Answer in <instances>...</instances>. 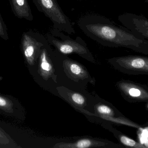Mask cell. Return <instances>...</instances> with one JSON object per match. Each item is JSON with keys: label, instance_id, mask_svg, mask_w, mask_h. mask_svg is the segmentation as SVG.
Returning a JSON list of instances; mask_svg holds the SVG:
<instances>
[{"label": "cell", "instance_id": "1", "mask_svg": "<svg viewBox=\"0 0 148 148\" xmlns=\"http://www.w3.org/2000/svg\"><path fill=\"white\" fill-rule=\"evenodd\" d=\"M78 26L88 38L103 46L123 47L148 54V40L104 16L89 14L79 18Z\"/></svg>", "mask_w": 148, "mask_h": 148}, {"label": "cell", "instance_id": "2", "mask_svg": "<svg viewBox=\"0 0 148 148\" xmlns=\"http://www.w3.org/2000/svg\"><path fill=\"white\" fill-rule=\"evenodd\" d=\"M57 35L60 39L51 36L49 40L60 52L65 55L75 53L89 61L94 62L95 60L92 53L85 41L81 37L78 36L76 39H73L59 30L57 32Z\"/></svg>", "mask_w": 148, "mask_h": 148}, {"label": "cell", "instance_id": "3", "mask_svg": "<svg viewBox=\"0 0 148 148\" xmlns=\"http://www.w3.org/2000/svg\"><path fill=\"white\" fill-rule=\"evenodd\" d=\"M42 12L54 24V27L70 35L76 33L72 23L65 14L57 0H35Z\"/></svg>", "mask_w": 148, "mask_h": 148}, {"label": "cell", "instance_id": "4", "mask_svg": "<svg viewBox=\"0 0 148 148\" xmlns=\"http://www.w3.org/2000/svg\"><path fill=\"white\" fill-rule=\"evenodd\" d=\"M114 68L131 75L148 74V58L140 56H123L108 60Z\"/></svg>", "mask_w": 148, "mask_h": 148}, {"label": "cell", "instance_id": "5", "mask_svg": "<svg viewBox=\"0 0 148 148\" xmlns=\"http://www.w3.org/2000/svg\"><path fill=\"white\" fill-rule=\"evenodd\" d=\"M118 20L123 27L148 40V20L147 18L143 15L125 13L120 14Z\"/></svg>", "mask_w": 148, "mask_h": 148}, {"label": "cell", "instance_id": "6", "mask_svg": "<svg viewBox=\"0 0 148 148\" xmlns=\"http://www.w3.org/2000/svg\"><path fill=\"white\" fill-rule=\"evenodd\" d=\"M118 86L127 99L134 101H145L148 99V93L145 89L133 83L120 82Z\"/></svg>", "mask_w": 148, "mask_h": 148}, {"label": "cell", "instance_id": "7", "mask_svg": "<svg viewBox=\"0 0 148 148\" xmlns=\"http://www.w3.org/2000/svg\"><path fill=\"white\" fill-rule=\"evenodd\" d=\"M63 66L66 76L73 81L78 82L89 77L87 70L84 66L77 61L66 58L63 61Z\"/></svg>", "mask_w": 148, "mask_h": 148}, {"label": "cell", "instance_id": "8", "mask_svg": "<svg viewBox=\"0 0 148 148\" xmlns=\"http://www.w3.org/2000/svg\"><path fill=\"white\" fill-rule=\"evenodd\" d=\"M12 7L14 13L19 18L32 19L31 9L27 0H12Z\"/></svg>", "mask_w": 148, "mask_h": 148}, {"label": "cell", "instance_id": "9", "mask_svg": "<svg viewBox=\"0 0 148 148\" xmlns=\"http://www.w3.org/2000/svg\"><path fill=\"white\" fill-rule=\"evenodd\" d=\"M106 144L104 143L98 142L89 138L80 139L74 143H62L59 144L60 148H87L90 147L101 146Z\"/></svg>", "mask_w": 148, "mask_h": 148}, {"label": "cell", "instance_id": "10", "mask_svg": "<svg viewBox=\"0 0 148 148\" xmlns=\"http://www.w3.org/2000/svg\"><path fill=\"white\" fill-rule=\"evenodd\" d=\"M22 40L25 56L28 59L32 58L38 43L36 40L26 34H23Z\"/></svg>", "mask_w": 148, "mask_h": 148}, {"label": "cell", "instance_id": "11", "mask_svg": "<svg viewBox=\"0 0 148 148\" xmlns=\"http://www.w3.org/2000/svg\"><path fill=\"white\" fill-rule=\"evenodd\" d=\"M69 99L71 103L75 104L77 106L80 107L84 106L86 105V99L83 95L77 92H69L68 93Z\"/></svg>", "mask_w": 148, "mask_h": 148}, {"label": "cell", "instance_id": "12", "mask_svg": "<svg viewBox=\"0 0 148 148\" xmlns=\"http://www.w3.org/2000/svg\"><path fill=\"white\" fill-rule=\"evenodd\" d=\"M119 138L120 142L126 146L136 148H144L145 147V146H144L139 143H137L133 139L130 138L124 135H120Z\"/></svg>", "mask_w": 148, "mask_h": 148}, {"label": "cell", "instance_id": "13", "mask_svg": "<svg viewBox=\"0 0 148 148\" xmlns=\"http://www.w3.org/2000/svg\"><path fill=\"white\" fill-rule=\"evenodd\" d=\"M97 110L99 114L107 117H111L114 115V111L110 107L104 105L97 106Z\"/></svg>", "mask_w": 148, "mask_h": 148}, {"label": "cell", "instance_id": "14", "mask_svg": "<svg viewBox=\"0 0 148 148\" xmlns=\"http://www.w3.org/2000/svg\"><path fill=\"white\" fill-rule=\"evenodd\" d=\"M41 66L42 69L47 72L51 71L52 70V66L47 60L46 52L45 51L42 52L41 56Z\"/></svg>", "mask_w": 148, "mask_h": 148}, {"label": "cell", "instance_id": "15", "mask_svg": "<svg viewBox=\"0 0 148 148\" xmlns=\"http://www.w3.org/2000/svg\"><path fill=\"white\" fill-rule=\"evenodd\" d=\"M0 37L3 38L4 39H8V34L6 31L3 22L1 21V17H0Z\"/></svg>", "mask_w": 148, "mask_h": 148}, {"label": "cell", "instance_id": "16", "mask_svg": "<svg viewBox=\"0 0 148 148\" xmlns=\"http://www.w3.org/2000/svg\"><path fill=\"white\" fill-rule=\"evenodd\" d=\"M6 105V101L4 99L0 97V106H5Z\"/></svg>", "mask_w": 148, "mask_h": 148}, {"label": "cell", "instance_id": "17", "mask_svg": "<svg viewBox=\"0 0 148 148\" xmlns=\"http://www.w3.org/2000/svg\"><path fill=\"white\" fill-rule=\"evenodd\" d=\"M78 1H86V0H78Z\"/></svg>", "mask_w": 148, "mask_h": 148}]
</instances>
